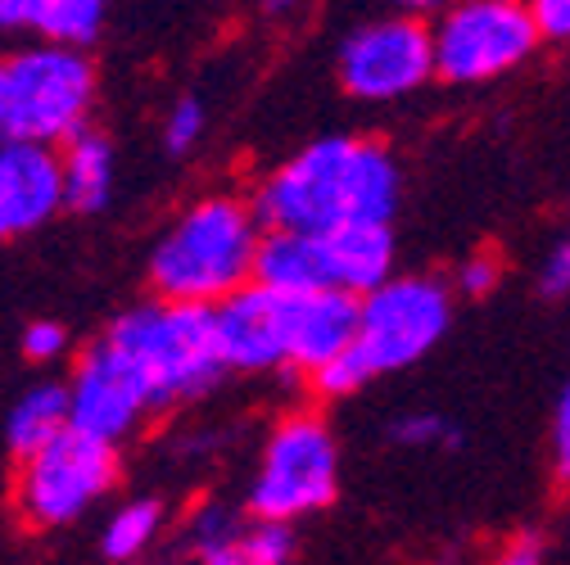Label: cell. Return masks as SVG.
Segmentation results:
<instances>
[{"mask_svg":"<svg viewBox=\"0 0 570 565\" xmlns=\"http://www.w3.org/2000/svg\"><path fill=\"white\" fill-rule=\"evenodd\" d=\"M326 236V254H331V280L335 290L348 295H372L376 286L394 276V236L390 222H348Z\"/></svg>","mask_w":570,"mask_h":565,"instance_id":"5bb4252c","label":"cell"},{"mask_svg":"<svg viewBox=\"0 0 570 565\" xmlns=\"http://www.w3.org/2000/svg\"><path fill=\"white\" fill-rule=\"evenodd\" d=\"M68 353V330L59 321H32L23 330V358L28 363H59Z\"/></svg>","mask_w":570,"mask_h":565,"instance_id":"484cf974","label":"cell"},{"mask_svg":"<svg viewBox=\"0 0 570 565\" xmlns=\"http://www.w3.org/2000/svg\"><path fill=\"white\" fill-rule=\"evenodd\" d=\"M453 321V290L440 276H390L385 286L363 295L358 308V353L381 376L407 371L431 353Z\"/></svg>","mask_w":570,"mask_h":565,"instance_id":"ba28073f","label":"cell"},{"mask_svg":"<svg viewBox=\"0 0 570 565\" xmlns=\"http://www.w3.org/2000/svg\"><path fill=\"white\" fill-rule=\"evenodd\" d=\"M263 222L254 204L236 195H208L164 231L150 254V286L181 304H223L254 280Z\"/></svg>","mask_w":570,"mask_h":565,"instance_id":"3957f363","label":"cell"},{"mask_svg":"<svg viewBox=\"0 0 570 565\" xmlns=\"http://www.w3.org/2000/svg\"><path fill=\"white\" fill-rule=\"evenodd\" d=\"M63 214L96 218L100 208L114 199V146L109 136L96 131L91 122L63 140Z\"/></svg>","mask_w":570,"mask_h":565,"instance_id":"e0dca14e","label":"cell"},{"mask_svg":"<svg viewBox=\"0 0 570 565\" xmlns=\"http://www.w3.org/2000/svg\"><path fill=\"white\" fill-rule=\"evenodd\" d=\"M313 380V389L322 394V398H353L358 389H367L372 380H376V371L367 367V358L358 353V344H348L340 358H331L322 371H313L308 376Z\"/></svg>","mask_w":570,"mask_h":565,"instance_id":"7402d4cb","label":"cell"},{"mask_svg":"<svg viewBox=\"0 0 570 565\" xmlns=\"http://www.w3.org/2000/svg\"><path fill=\"white\" fill-rule=\"evenodd\" d=\"M245 516L227 503H208L190 516L186 529V552L204 565H240V538H245Z\"/></svg>","mask_w":570,"mask_h":565,"instance_id":"ffe728a7","label":"cell"},{"mask_svg":"<svg viewBox=\"0 0 570 565\" xmlns=\"http://www.w3.org/2000/svg\"><path fill=\"white\" fill-rule=\"evenodd\" d=\"M530 0H449L435 23V78L480 87L521 68L539 46Z\"/></svg>","mask_w":570,"mask_h":565,"instance_id":"8992f818","label":"cell"},{"mask_svg":"<svg viewBox=\"0 0 570 565\" xmlns=\"http://www.w3.org/2000/svg\"><path fill=\"white\" fill-rule=\"evenodd\" d=\"M159 534H164V503L159 498H131L105 521L100 556L105 561H136L159 543Z\"/></svg>","mask_w":570,"mask_h":565,"instance_id":"d6986e66","label":"cell"},{"mask_svg":"<svg viewBox=\"0 0 570 565\" xmlns=\"http://www.w3.org/2000/svg\"><path fill=\"white\" fill-rule=\"evenodd\" d=\"M118 484V444H105L78 426L59 430L46 448L23 457L14 507L32 534L78 525Z\"/></svg>","mask_w":570,"mask_h":565,"instance_id":"5b68a950","label":"cell"},{"mask_svg":"<svg viewBox=\"0 0 570 565\" xmlns=\"http://www.w3.org/2000/svg\"><path fill=\"white\" fill-rule=\"evenodd\" d=\"M399 199L403 172L381 140L322 136L285 159L249 204L263 231H335L348 222H390Z\"/></svg>","mask_w":570,"mask_h":565,"instance_id":"6da1fadb","label":"cell"},{"mask_svg":"<svg viewBox=\"0 0 570 565\" xmlns=\"http://www.w3.org/2000/svg\"><path fill=\"white\" fill-rule=\"evenodd\" d=\"M96 68L82 46L41 41L0 59V140L63 146L91 122Z\"/></svg>","mask_w":570,"mask_h":565,"instance_id":"277c9868","label":"cell"},{"mask_svg":"<svg viewBox=\"0 0 570 565\" xmlns=\"http://www.w3.org/2000/svg\"><path fill=\"white\" fill-rule=\"evenodd\" d=\"M530 14L539 23L543 41L570 46V0H530Z\"/></svg>","mask_w":570,"mask_h":565,"instance_id":"f1b7e54d","label":"cell"},{"mask_svg":"<svg viewBox=\"0 0 570 565\" xmlns=\"http://www.w3.org/2000/svg\"><path fill=\"white\" fill-rule=\"evenodd\" d=\"M390 439L403 448H453L458 426L440 412H403L390 420Z\"/></svg>","mask_w":570,"mask_h":565,"instance_id":"603a6c76","label":"cell"},{"mask_svg":"<svg viewBox=\"0 0 570 565\" xmlns=\"http://www.w3.org/2000/svg\"><path fill=\"white\" fill-rule=\"evenodd\" d=\"M281 295V335H285V371H322L331 358L358 335L363 295H348L335 286L317 290H276Z\"/></svg>","mask_w":570,"mask_h":565,"instance_id":"8fae6325","label":"cell"},{"mask_svg":"<svg viewBox=\"0 0 570 565\" xmlns=\"http://www.w3.org/2000/svg\"><path fill=\"white\" fill-rule=\"evenodd\" d=\"M340 444L322 416H285L263 448V466L249 484V512L272 521H304L335 503Z\"/></svg>","mask_w":570,"mask_h":565,"instance_id":"52a82bcc","label":"cell"},{"mask_svg":"<svg viewBox=\"0 0 570 565\" xmlns=\"http://www.w3.org/2000/svg\"><path fill=\"white\" fill-rule=\"evenodd\" d=\"M503 556H508L512 565H534V561H543V556H548V547H543L534 534H521V538H517V547H508Z\"/></svg>","mask_w":570,"mask_h":565,"instance_id":"f546056e","label":"cell"},{"mask_svg":"<svg viewBox=\"0 0 570 565\" xmlns=\"http://www.w3.org/2000/svg\"><path fill=\"white\" fill-rule=\"evenodd\" d=\"M552 470L561 484H570V385L552 407Z\"/></svg>","mask_w":570,"mask_h":565,"instance_id":"83f0119b","label":"cell"},{"mask_svg":"<svg viewBox=\"0 0 570 565\" xmlns=\"http://www.w3.org/2000/svg\"><path fill=\"white\" fill-rule=\"evenodd\" d=\"M394 10H403V14H440L449 0H390Z\"/></svg>","mask_w":570,"mask_h":565,"instance_id":"4dcf8cb0","label":"cell"},{"mask_svg":"<svg viewBox=\"0 0 570 565\" xmlns=\"http://www.w3.org/2000/svg\"><path fill=\"white\" fill-rule=\"evenodd\" d=\"M105 339L140 376L155 416L213 394L232 371L218 344L213 304H181L155 295L150 304L118 313L105 326Z\"/></svg>","mask_w":570,"mask_h":565,"instance_id":"7a4b0ae2","label":"cell"},{"mask_svg":"<svg viewBox=\"0 0 570 565\" xmlns=\"http://www.w3.org/2000/svg\"><path fill=\"white\" fill-rule=\"evenodd\" d=\"M539 295L566 299L570 295V240H557L539 262Z\"/></svg>","mask_w":570,"mask_h":565,"instance_id":"4316f807","label":"cell"},{"mask_svg":"<svg viewBox=\"0 0 570 565\" xmlns=\"http://www.w3.org/2000/svg\"><path fill=\"white\" fill-rule=\"evenodd\" d=\"M63 208V159L41 140H0V240L46 227Z\"/></svg>","mask_w":570,"mask_h":565,"instance_id":"7c38bea8","label":"cell"},{"mask_svg":"<svg viewBox=\"0 0 570 565\" xmlns=\"http://www.w3.org/2000/svg\"><path fill=\"white\" fill-rule=\"evenodd\" d=\"M435 78V28L416 14H390L353 28L340 46V87L353 100L385 105L421 91Z\"/></svg>","mask_w":570,"mask_h":565,"instance_id":"9c48e42d","label":"cell"},{"mask_svg":"<svg viewBox=\"0 0 570 565\" xmlns=\"http://www.w3.org/2000/svg\"><path fill=\"white\" fill-rule=\"evenodd\" d=\"M204 127H208V113H204V100L199 96H181L173 109H168V122H164V146L173 159L190 155L199 140H204Z\"/></svg>","mask_w":570,"mask_h":565,"instance_id":"cb8c5ba5","label":"cell"},{"mask_svg":"<svg viewBox=\"0 0 570 565\" xmlns=\"http://www.w3.org/2000/svg\"><path fill=\"white\" fill-rule=\"evenodd\" d=\"M218 344L232 371H276L285 367V335H281V295L272 286H240L223 304H213Z\"/></svg>","mask_w":570,"mask_h":565,"instance_id":"4fadbf2b","label":"cell"},{"mask_svg":"<svg viewBox=\"0 0 570 565\" xmlns=\"http://www.w3.org/2000/svg\"><path fill=\"white\" fill-rule=\"evenodd\" d=\"M254 280H258V286H272V290H317V286H335V280H331L326 236H322V231H285V227L263 231L258 262H254Z\"/></svg>","mask_w":570,"mask_h":565,"instance_id":"9a60e30c","label":"cell"},{"mask_svg":"<svg viewBox=\"0 0 570 565\" xmlns=\"http://www.w3.org/2000/svg\"><path fill=\"white\" fill-rule=\"evenodd\" d=\"M68 426H73V412H68V385H55L50 380V385L28 389L14 403L10 420H6V439H10V453L23 462V457H32L37 448H46Z\"/></svg>","mask_w":570,"mask_h":565,"instance_id":"ac0fdd59","label":"cell"},{"mask_svg":"<svg viewBox=\"0 0 570 565\" xmlns=\"http://www.w3.org/2000/svg\"><path fill=\"white\" fill-rule=\"evenodd\" d=\"M304 6V0H258V10L267 14V19H285V14H295Z\"/></svg>","mask_w":570,"mask_h":565,"instance_id":"1f68e13d","label":"cell"},{"mask_svg":"<svg viewBox=\"0 0 570 565\" xmlns=\"http://www.w3.org/2000/svg\"><path fill=\"white\" fill-rule=\"evenodd\" d=\"M105 10L109 0H0V28L87 50L105 28Z\"/></svg>","mask_w":570,"mask_h":565,"instance_id":"2e32d148","label":"cell"},{"mask_svg":"<svg viewBox=\"0 0 570 565\" xmlns=\"http://www.w3.org/2000/svg\"><path fill=\"white\" fill-rule=\"evenodd\" d=\"M295 556V529L291 521H272V516H254L245 525L240 538V565H285Z\"/></svg>","mask_w":570,"mask_h":565,"instance_id":"44dd1931","label":"cell"},{"mask_svg":"<svg viewBox=\"0 0 570 565\" xmlns=\"http://www.w3.org/2000/svg\"><path fill=\"white\" fill-rule=\"evenodd\" d=\"M498 276H503V262H498L489 249H480L458 267V290L471 295V299H484V295L498 290Z\"/></svg>","mask_w":570,"mask_h":565,"instance_id":"d4e9b609","label":"cell"},{"mask_svg":"<svg viewBox=\"0 0 570 565\" xmlns=\"http://www.w3.org/2000/svg\"><path fill=\"white\" fill-rule=\"evenodd\" d=\"M68 412H73V426L105 439V444H122L131 439V430L140 426L150 412V394L140 385V376L131 371V363L100 335L68 380Z\"/></svg>","mask_w":570,"mask_h":565,"instance_id":"30bf717a","label":"cell"}]
</instances>
